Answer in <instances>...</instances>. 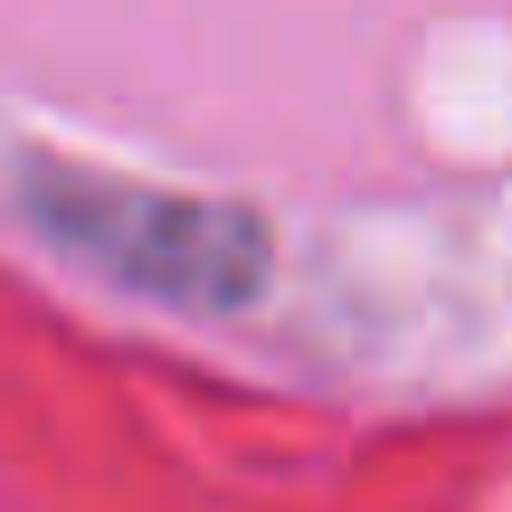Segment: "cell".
Wrapping results in <instances>:
<instances>
[{
  "instance_id": "obj_1",
  "label": "cell",
  "mask_w": 512,
  "mask_h": 512,
  "mask_svg": "<svg viewBox=\"0 0 512 512\" xmlns=\"http://www.w3.org/2000/svg\"><path fill=\"white\" fill-rule=\"evenodd\" d=\"M19 209L76 266L114 275L133 294H162V304L228 313L266 275V228L247 209H219V200H171V190H133V181H95V171L48 162L19 181Z\"/></svg>"
}]
</instances>
